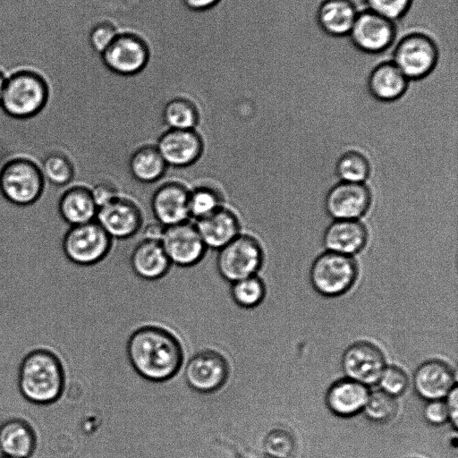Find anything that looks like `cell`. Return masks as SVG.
I'll return each mask as SVG.
<instances>
[{"label": "cell", "mask_w": 458, "mask_h": 458, "mask_svg": "<svg viewBox=\"0 0 458 458\" xmlns=\"http://www.w3.org/2000/svg\"><path fill=\"white\" fill-rule=\"evenodd\" d=\"M127 355L135 371L149 381L184 379L182 346L164 328L146 326L136 330L128 341Z\"/></svg>", "instance_id": "cell-1"}, {"label": "cell", "mask_w": 458, "mask_h": 458, "mask_svg": "<svg viewBox=\"0 0 458 458\" xmlns=\"http://www.w3.org/2000/svg\"><path fill=\"white\" fill-rule=\"evenodd\" d=\"M64 370L58 359L49 352L29 353L21 363L18 386L31 403L47 405L56 402L64 390Z\"/></svg>", "instance_id": "cell-2"}, {"label": "cell", "mask_w": 458, "mask_h": 458, "mask_svg": "<svg viewBox=\"0 0 458 458\" xmlns=\"http://www.w3.org/2000/svg\"><path fill=\"white\" fill-rule=\"evenodd\" d=\"M438 60L437 42L421 31H411L403 36L395 43L391 59L410 81L428 77L437 67Z\"/></svg>", "instance_id": "cell-3"}, {"label": "cell", "mask_w": 458, "mask_h": 458, "mask_svg": "<svg viewBox=\"0 0 458 458\" xmlns=\"http://www.w3.org/2000/svg\"><path fill=\"white\" fill-rule=\"evenodd\" d=\"M47 96L43 78L35 72L21 70L6 78L0 106L11 116L27 118L43 107Z\"/></svg>", "instance_id": "cell-4"}, {"label": "cell", "mask_w": 458, "mask_h": 458, "mask_svg": "<svg viewBox=\"0 0 458 458\" xmlns=\"http://www.w3.org/2000/svg\"><path fill=\"white\" fill-rule=\"evenodd\" d=\"M358 276L355 261L350 256L327 251L313 261L310 279L314 290L324 297H338L348 292Z\"/></svg>", "instance_id": "cell-5"}, {"label": "cell", "mask_w": 458, "mask_h": 458, "mask_svg": "<svg viewBox=\"0 0 458 458\" xmlns=\"http://www.w3.org/2000/svg\"><path fill=\"white\" fill-rule=\"evenodd\" d=\"M263 253L258 241L247 234H239L218 250L215 263L220 276L232 284L258 275Z\"/></svg>", "instance_id": "cell-6"}, {"label": "cell", "mask_w": 458, "mask_h": 458, "mask_svg": "<svg viewBox=\"0 0 458 458\" xmlns=\"http://www.w3.org/2000/svg\"><path fill=\"white\" fill-rule=\"evenodd\" d=\"M111 247V238L94 220L73 225L64 239L63 248L73 263L90 266L106 259Z\"/></svg>", "instance_id": "cell-7"}, {"label": "cell", "mask_w": 458, "mask_h": 458, "mask_svg": "<svg viewBox=\"0 0 458 458\" xmlns=\"http://www.w3.org/2000/svg\"><path fill=\"white\" fill-rule=\"evenodd\" d=\"M149 55L148 46L141 37L123 32L116 35L100 58L110 72L121 76H133L145 69Z\"/></svg>", "instance_id": "cell-8"}, {"label": "cell", "mask_w": 458, "mask_h": 458, "mask_svg": "<svg viewBox=\"0 0 458 458\" xmlns=\"http://www.w3.org/2000/svg\"><path fill=\"white\" fill-rule=\"evenodd\" d=\"M353 47L369 55L389 49L396 37L395 22L368 9L359 11L348 34Z\"/></svg>", "instance_id": "cell-9"}, {"label": "cell", "mask_w": 458, "mask_h": 458, "mask_svg": "<svg viewBox=\"0 0 458 458\" xmlns=\"http://www.w3.org/2000/svg\"><path fill=\"white\" fill-rule=\"evenodd\" d=\"M182 375L191 389L200 393H214L225 387L230 368L220 353L206 350L195 353L185 362Z\"/></svg>", "instance_id": "cell-10"}, {"label": "cell", "mask_w": 458, "mask_h": 458, "mask_svg": "<svg viewBox=\"0 0 458 458\" xmlns=\"http://www.w3.org/2000/svg\"><path fill=\"white\" fill-rule=\"evenodd\" d=\"M43 188L40 170L22 159L8 163L0 174V190L11 202L27 205L34 202Z\"/></svg>", "instance_id": "cell-11"}, {"label": "cell", "mask_w": 458, "mask_h": 458, "mask_svg": "<svg viewBox=\"0 0 458 458\" xmlns=\"http://www.w3.org/2000/svg\"><path fill=\"white\" fill-rule=\"evenodd\" d=\"M386 366L383 352L368 341L350 344L341 357V368L345 377L368 387L377 384Z\"/></svg>", "instance_id": "cell-12"}, {"label": "cell", "mask_w": 458, "mask_h": 458, "mask_svg": "<svg viewBox=\"0 0 458 458\" xmlns=\"http://www.w3.org/2000/svg\"><path fill=\"white\" fill-rule=\"evenodd\" d=\"M160 243L173 266L191 267L203 259L206 247L189 221L165 227Z\"/></svg>", "instance_id": "cell-13"}, {"label": "cell", "mask_w": 458, "mask_h": 458, "mask_svg": "<svg viewBox=\"0 0 458 458\" xmlns=\"http://www.w3.org/2000/svg\"><path fill=\"white\" fill-rule=\"evenodd\" d=\"M155 147L167 166L182 168L199 158L203 141L194 130L168 129L157 138Z\"/></svg>", "instance_id": "cell-14"}, {"label": "cell", "mask_w": 458, "mask_h": 458, "mask_svg": "<svg viewBox=\"0 0 458 458\" xmlns=\"http://www.w3.org/2000/svg\"><path fill=\"white\" fill-rule=\"evenodd\" d=\"M95 221L111 239L123 240L140 230L142 218L134 202L117 197L98 208Z\"/></svg>", "instance_id": "cell-15"}, {"label": "cell", "mask_w": 458, "mask_h": 458, "mask_svg": "<svg viewBox=\"0 0 458 458\" xmlns=\"http://www.w3.org/2000/svg\"><path fill=\"white\" fill-rule=\"evenodd\" d=\"M370 201V191L362 182H341L328 191L325 206L335 220H357L366 213Z\"/></svg>", "instance_id": "cell-16"}, {"label": "cell", "mask_w": 458, "mask_h": 458, "mask_svg": "<svg viewBox=\"0 0 458 458\" xmlns=\"http://www.w3.org/2000/svg\"><path fill=\"white\" fill-rule=\"evenodd\" d=\"M412 383L417 395L426 402L445 399L457 386L454 370L437 359L422 362L414 371Z\"/></svg>", "instance_id": "cell-17"}, {"label": "cell", "mask_w": 458, "mask_h": 458, "mask_svg": "<svg viewBox=\"0 0 458 458\" xmlns=\"http://www.w3.org/2000/svg\"><path fill=\"white\" fill-rule=\"evenodd\" d=\"M188 199L189 191L181 183L166 182L159 186L150 201L157 222L166 227L188 221Z\"/></svg>", "instance_id": "cell-18"}, {"label": "cell", "mask_w": 458, "mask_h": 458, "mask_svg": "<svg viewBox=\"0 0 458 458\" xmlns=\"http://www.w3.org/2000/svg\"><path fill=\"white\" fill-rule=\"evenodd\" d=\"M369 394L368 386L344 377L329 386L326 392L325 403L334 415L351 418L362 412Z\"/></svg>", "instance_id": "cell-19"}, {"label": "cell", "mask_w": 458, "mask_h": 458, "mask_svg": "<svg viewBox=\"0 0 458 458\" xmlns=\"http://www.w3.org/2000/svg\"><path fill=\"white\" fill-rule=\"evenodd\" d=\"M195 226L206 249L218 250L240 234L237 216L223 207L197 220Z\"/></svg>", "instance_id": "cell-20"}, {"label": "cell", "mask_w": 458, "mask_h": 458, "mask_svg": "<svg viewBox=\"0 0 458 458\" xmlns=\"http://www.w3.org/2000/svg\"><path fill=\"white\" fill-rule=\"evenodd\" d=\"M359 11L352 0H322L317 8L316 21L327 36L347 37Z\"/></svg>", "instance_id": "cell-21"}, {"label": "cell", "mask_w": 458, "mask_h": 458, "mask_svg": "<svg viewBox=\"0 0 458 458\" xmlns=\"http://www.w3.org/2000/svg\"><path fill=\"white\" fill-rule=\"evenodd\" d=\"M367 237L365 226L358 220H335L326 229L323 243L327 251L352 257L364 248Z\"/></svg>", "instance_id": "cell-22"}, {"label": "cell", "mask_w": 458, "mask_h": 458, "mask_svg": "<svg viewBox=\"0 0 458 458\" xmlns=\"http://www.w3.org/2000/svg\"><path fill=\"white\" fill-rule=\"evenodd\" d=\"M410 81L391 61L377 64L369 72L367 86L370 95L382 102L400 98L407 90Z\"/></svg>", "instance_id": "cell-23"}, {"label": "cell", "mask_w": 458, "mask_h": 458, "mask_svg": "<svg viewBox=\"0 0 458 458\" xmlns=\"http://www.w3.org/2000/svg\"><path fill=\"white\" fill-rule=\"evenodd\" d=\"M129 263L133 273L144 280H157L170 270L169 261L159 242L142 240L130 255Z\"/></svg>", "instance_id": "cell-24"}, {"label": "cell", "mask_w": 458, "mask_h": 458, "mask_svg": "<svg viewBox=\"0 0 458 458\" xmlns=\"http://www.w3.org/2000/svg\"><path fill=\"white\" fill-rule=\"evenodd\" d=\"M36 449V437L25 421L12 419L0 426V454L30 458Z\"/></svg>", "instance_id": "cell-25"}, {"label": "cell", "mask_w": 458, "mask_h": 458, "mask_svg": "<svg viewBox=\"0 0 458 458\" xmlns=\"http://www.w3.org/2000/svg\"><path fill=\"white\" fill-rule=\"evenodd\" d=\"M59 209L64 220L73 226L94 221L98 208L89 189L74 187L63 195Z\"/></svg>", "instance_id": "cell-26"}, {"label": "cell", "mask_w": 458, "mask_h": 458, "mask_svg": "<svg viewBox=\"0 0 458 458\" xmlns=\"http://www.w3.org/2000/svg\"><path fill=\"white\" fill-rule=\"evenodd\" d=\"M166 164L155 146L137 148L128 159V170L132 177L143 183L159 180L165 174Z\"/></svg>", "instance_id": "cell-27"}, {"label": "cell", "mask_w": 458, "mask_h": 458, "mask_svg": "<svg viewBox=\"0 0 458 458\" xmlns=\"http://www.w3.org/2000/svg\"><path fill=\"white\" fill-rule=\"evenodd\" d=\"M162 118L168 129L194 130L199 122V113L191 101L175 98L165 103Z\"/></svg>", "instance_id": "cell-28"}, {"label": "cell", "mask_w": 458, "mask_h": 458, "mask_svg": "<svg viewBox=\"0 0 458 458\" xmlns=\"http://www.w3.org/2000/svg\"><path fill=\"white\" fill-rule=\"evenodd\" d=\"M264 280L254 275L231 284V295L234 302L243 308H255L267 298Z\"/></svg>", "instance_id": "cell-29"}, {"label": "cell", "mask_w": 458, "mask_h": 458, "mask_svg": "<svg viewBox=\"0 0 458 458\" xmlns=\"http://www.w3.org/2000/svg\"><path fill=\"white\" fill-rule=\"evenodd\" d=\"M398 403L396 398L381 390L369 392L366 404L362 410L365 417L375 423L384 424L396 416Z\"/></svg>", "instance_id": "cell-30"}, {"label": "cell", "mask_w": 458, "mask_h": 458, "mask_svg": "<svg viewBox=\"0 0 458 458\" xmlns=\"http://www.w3.org/2000/svg\"><path fill=\"white\" fill-rule=\"evenodd\" d=\"M336 174L342 182H362L369 174L367 158L358 151L344 153L336 162Z\"/></svg>", "instance_id": "cell-31"}, {"label": "cell", "mask_w": 458, "mask_h": 458, "mask_svg": "<svg viewBox=\"0 0 458 458\" xmlns=\"http://www.w3.org/2000/svg\"><path fill=\"white\" fill-rule=\"evenodd\" d=\"M261 448L269 458H292L295 453L296 441L289 431L275 428L264 435Z\"/></svg>", "instance_id": "cell-32"}, {"label": "cell", "mask_w": 458, "mask_h": 458, "mask_svg": "<svg viewBox=\"0 0 458 458\" xmlns=\"http://www.w3.org/2000/svg\"><path fill=\"white\" fill-rule=\"evenodd\" d=\"M190 217L201 219L222 207L220 196L212 189L199 186L189 191Z\"/></svg>", "instance_id": "cell-33"}, {"label": "cell", "mask_w": 458, "mask_h": 458, "mask_svg": "<svg viewBox=\"0 0 458 458\" xmlns=\"http://www.w3.org/2000/svg\"><path fill=\"white\" fill-rule=\"evenodd\" d=\"M43 182L56 186L68 183L73 176V169L70 161L61 154H51L43 161L40 170Z\"/></svg>", "instance_id": "cell-34"}, {"label": "cell", "mask_w": 458, "mask_h": 458, "mask_svg": "<svg viewBox=\"0 0 458 458\" xmlns=\"http://www.w3.org/2000/svg\"><path fill=\"white\" fill-rule=\"evenodd\" d=\"M379 390L396 398L408 388L409 378L404 370L397 366H386L377 381Z\"/></svg>", "instance_id": "cell-35"}, {"label": "cell", "mask_w": 458, "mask_h": 458, "mask_svg": "<svg viewBox=\"0 0 458 458\" xmlns=\"http://www.w3.org/2000/svg\"><path fill=\"white\" fill-rule=\"evenodd\" d=\"M412 2L413 0H364L366 9L394 22L406 15Z\"/></svg>", "instance_id": "cell-36"}, {"label": "cell", "mask_w": 458, "mask_h": 458, "mask_svg": "<svg viewBox=\"0 0 458 458\" xmlns=\"http://www.w3.org/2000/svg\"><path fill=\"white\" fill-rule=\"evenodd\" d=\"M117 34L116 29L110 22H97L89 29L88 42L91 50L100 55L113 42Z\"/></svg>", "instance_id": "cell-37"}, {"label": "cell", "mask_w": 458, "mask_h": 458, "mask_svg": "<svg viewBox=\"0 0 458 458\" xmlns=\"http://www.w3.org/2000/svg\"><path fill=\"white\" fill-rule=\"evenodd\" d=\"M423 418L431 426H442L448 422V413L443 400L428 401L423 409Z\"/></svg>", "instance_id": "cell-38"}, {"label": "cell", "mask_w": 458, "mask_h": 458, "mask_svg": "<svg viewBox=\"0 0 458 458\" xmlns=\"http://www.w3.org/2000/svg\"><path fill=\"white\" fill-rule=\"evenodd\" d=\"M89 191L98 208L119 197L114 185L105 180L97 182Z\"/></svg>", "instance_id": "cell-39"}, {"label": "cell", "mask_w": 458, "mask_h": 458, "mask_svg": "<svg viewBox=\"0 0 458 458\" xmlns=\"http://www.w3.org/2000/svg\"><path fill=\"white\" fill-rule=\"evenodd\" d=\"M448 413V422L456 430L458 419V387H454L444 399Z\"/></svg>", "instance_id": "cell-40"}, {"label": "cell", "mask_w": 458, "mask_h": 458, "mask_svg": "<svg viewBox=\"0 0 458 458\" xmlns=\"http://www.w3.org/2000/svg\"><path fill=\"white\" fill-rule=\"evenodd\" d=\"M164 230L165 226L158 222L148 224L143 230V240L160 242Z\"/></svg>", "instance_id": "cell-41"}, {"label": "cell", "mask_w": 458, "mask_h": 458, "mask_svg": "<svg viewBox=\"0 0 458 458\" xmlns=\"http://www.w3.org/2000/svg\"><path fill=\"white\" fill-rule=\"evenodd\" d=\"M185 6L193 12H204L214 8L221 0H182Z\"/></svg>", "instance_id": "cell-42"}, {"label": "cell", "mask_w": 458, "mask_h": 458, "mask_svg": "<svg viewBox=\"0 0 458 458\" xmlns=\"http://www.w3.org/2000/svg\"><path fill=\"white\" fill-rule=\"evenodd\" d=\"M6 77L4 75L2 72H0V104L2 99V95L5 84Z\"/></svg>", "instance_id": "cell-43"}, {"label": "cell", "mask_w": 458, "mask_h": 458, "mask_svg": "<svg viewBox=\"0 0 458 458\" xmlns=\"http://www.w3.org/2000/svg\"><path fill=\"white\" fill-rule=\"evenodd\" d=\"M0 458H13V457H9V456H6V455L0 454Z\"/></svg>", "instance_id": "cell-44"}, {"label": "cell", "mask_w": 458, "mask_h": 458, "mask_svg": "<svg viewBox=\"0 0 458 458\" xmlns=\"http://www.w3.org/2000/svg\"><path fill=\"white\" fill-rule=\"evenodd\" d=\"M262 458H269V457L266 456V457H262Z\"/></svg>", "instance_id": "cell-45"}]
</instances>
